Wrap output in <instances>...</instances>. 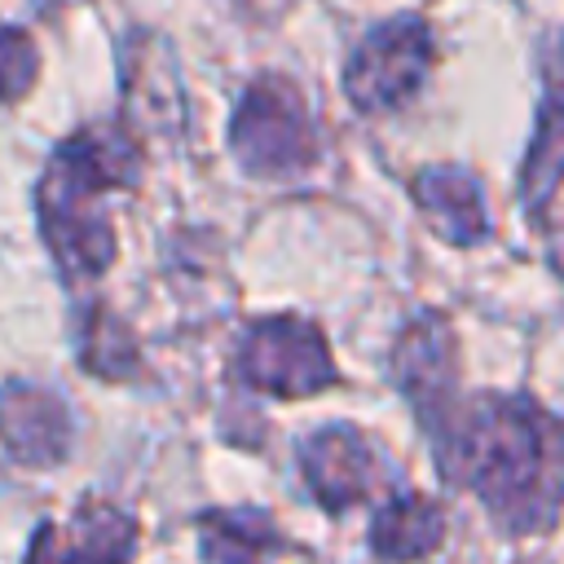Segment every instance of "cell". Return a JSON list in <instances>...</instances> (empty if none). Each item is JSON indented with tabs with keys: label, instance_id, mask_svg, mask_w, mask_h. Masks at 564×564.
Here are the masks:
<instances>
[{
	"label": "cell",
	"instance_id": "1",
	"mask_svg": "<svg viewBox=\"0 0 564 564\" xmlns=\"http://www.w3.org/2000/svg\"><path fill=\"white\" fill-rule=\"evenodd\" d=\"M449 480L476 489L507 533L551 524L564 498V427L524 397H480L436 436Z\"/></svg>",
	"mask_w": 564,
	"mask_h": 564
},
{
	"label": "cell",
	"instance_id": "2",
	"mask_svg": "<svg viewBox=\"0 0 564 564\" xmlns=\"http://www.w3.org/2000/svg\"><path fill=\"white\" fill-rule=\"evenodd\" d=\"M128 172H132V150L106 128L79 132L53 154L40 189V216H44V238L66 273L93 278L110 264V225L97 212V198L123 185Z\"/></svg>",
	"mask_w": 564,
	"mask_h": 564
},
{
	"label": "cell",
	"instance_id": "3",
	"mask_svg": "<svg viewBox=\"0 0 564 564\" xmlns=\"http://www.w3.org/2000/svg\"><path fill=\"white\" fill-rule=\"evenodd\" d=\"M313 123L300 101V93L286 79H260L242 97L234 115V150L247 172L256 176H278V172H300L313 163Z\"/></svg>",
	"mask_w": 564,
	"mask_h": 564
},
{
	"label": "cell",
	"instance_id": "4",
	"mask_svg": "<svg viewBox=\"0 0 564 564\" xmlns=\"http://www.w3.org/2000/svg\"><path fill=\"white\" fill-rule=\"evenodd\" d=\"M238 375L256 392H317L322 383L335 379V366L326 357L322 330L300 317H269L256 322L238 348Z\"/></svg>",
	"mask_w": 564,
	"mask_h": 564
},
{
	"label": "cell",
	"instance_id": "5",
	"mask_svg": "<svg viewBox=\"0 0 564 564\" xmlns=\"http://www.w3.org/2000/svg\"><path fill=\"white\" fill-rule=\"evenodd\" d=\"M432 66V35L419 18H392L375 26L348 62V97L361 110H388L414 97Z\"/></svg>",
	"mask_w": 564,
	"mask_h": 564
},
{
	"label": "cell",
	"instance_id": "6",
	"mask_svg": "<svg viewBox=\"0 0 564 564\" xmlns=\"http://www.w3.org/2000/svg\"><path fill=\"white\" fill-rule=\"evenodd\" d=\"M300 467H304V480L317 494V502L330 511H344V507L370 498L383 480L375 449L352 427H326V432L308 436L300 449Z\"/></svg>",
	"mask_w": 564,
	"mask_h": 564
},
{
	"label": "cell",
	"instance_id": "7",
	"mask_svg": "<svg viewBox=\"0 0 564 564\" xmlns=\"http://www.w3.org/2000/svg\"><path fill=\"white\" fill-rule=\"evenodd\" d=\"M0 441L18 463H57L70 445V419L66 405L44 392L13 383L0 392Z\"/></svg>",
	"mask_w": 564,
	"mask_h": 564
},
{
	"label": "cell",
	"instance_id": "8",
	"mask_svg": "<svg viewBox=\"0 0 564 564\" xmlns=\"http://www.w3.org/2000/svg\"><path fill=\"white\" fill-rule=\"evenodd\" d=\"M560 181H564V48H555L546 62V106L524 163V203L538 212Z\"/></svg>",
	"mask_w": 564,
	"mask_h": 564
},
{
	"label": "cell",
	"instance_id": "9",
	"mask_svg": "<svg viewBox=\"0 0 564 564\" xmlns=\"http://www.w3.org/2000/svg\"><path fill=\"white\" fill-rule=\"evenodd\" d=\"M427 220L449 238V242H476L485 234V207H480V185L458 172V167H432L414 185Z\"/></svg>",
	"mask_w": 564,
	"mask_h": 564
},
{
	"label": "cell",
	"instance_id": "10",
	"mask_svg": "<svg viewBox=\"0 0 564 564\" xmlns=\"http://www.w3.org/2000/svg\"><path fill=\"white\" fill-rule=\"evenodd\" d=\"M449 330L441 322H419L397 348V375L423 414H436L441 397L449 392Z\"/></svg>",
	"mask_w": 564,
	"mask_h": 564
},
{
	"label": "cell",
	"instance_id": "11",
	"mask_svg": "<svg viewBox=\"0 0 564 564\" xmlns=\"http://www.w3.org/2000/svg\"><path fill=\"white\" fill-rule=\"evenodd\" d=\"M441 533H445L441 507L419 498V494H405L379 511L370 546H375V555H392V560L397 555H427V551H436Z\"/></svg>",
	"mask_w": 564,
	"mask_h": 564
},
{
	"label": "cell",
	"instance_id": "12",
	"mask_svg": "<svg viewBox=\"0 0 564 564\" xmlns=\"http://www.w3.org/2000/svg\"><path fill=\"white\" fill-rule=\"evenodd\" d=\"M128 551H132L128 520L110 507H84L75 520V538L53 542L44 555H128Z\"/></svg>",
	"mask_w": 564,
	"mask_h": 564
},
{
	"label": "cell",
	"instance_id": "13",
	"mask_svg": "<svg viewBox=\"0 0 564 564\" xmlns=\"http://www.w3.org/2000/svg\"><path fill=\"white\" fill-rule=\"evenodd\" d=\"M35 79V44L18 26H0V101H18Z\"/></svg>",
	"mask_w": 564,
	"mask_h": 564
}]
</instances>
